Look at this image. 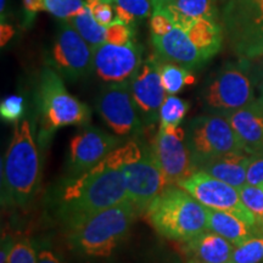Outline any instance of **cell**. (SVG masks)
Segmentation results:
<instances>
[{
    "label": "cell",
    "instance_id": "cell-1",
    "mask_svg": "<svg viewBox=\"0 0 263 263\" xmlns=\"http://www.w3.org/2000/svg\"><path fill=\"white\" fill-rule=\"evenodd\" d=\"M128 201L124 174L106 157L74 178H66L55 195L58 216L65 226Z\"/></svg>",
    "mask_w": 263,
    "mask_h": 263
},
{
    "label": "cell",
    "instance_id": "cell-2",
    "mask_svg": "<svg viewBox=\"0 0 263 263\" xmlns=\"http://www.w3.org/2000/svg\"><path fill=\"white\" fill-rule=\"evenodd\" d=\"M2 172L3 205H27L38 192L41 160L32 126L26 118L15 123Z\"/></svg>",
    "mask_w": 263,
    "mask_h": 263
},
{
    "label": "cell",
    "instance_id": "cell-3",
    "mask_svg": "<svg viewBox=\"0 0 263 263\" xmlns=\"http://www.w3.org/2000/svg\"><path fill=\"white\" fill-rule=\"evenodd\" d=\"M137 210L129 201L108 207L66 227L71 248L89 257H108L129 233Z\"/></svg>",
    "mask_w": 263,
    "mask_h": 263
},
{
    "label": "cell",
    "instance_id": "cell-4",
    "mask_svg": "<svg viewBox=\"0 0 263 263\" xmlns=\"http://www.w3.org/2000/svg\"><path fill=\"white\" fill-rule=\"evenodd\" d=\"M111 164L120 167L126 179L128 201L138 215L145 213L151 202L170 188V183L154 160L150 146L129 140L106 156Z\"/></svg>",
    "mask_w": 263,
    "mask_h": 263
},
{
    "label": "cell",
    "instance_id": "cell-5",
    "mask_svg": "<svg viewBox=\"0 0 263 263\" xmlns=\"http://www.w3.org/2000/svg\"><path fill=\"white\" fill-rule=\"evenodd\" d=\"M145 218L159 234L189 241L207 228V207L180 186H170L147 207Z\"/></svg>",
    "mask_w": 263,
    "mask_h": 263
},
{
    "label": "cell",
    "instance_id": "cell-6",
    "mask_svg": "<svg viewBox=\"0 0 263 263\" xmlns=\"http://www.w3.org/2000/svg\"><path fill=\"white\" fill-rule=\"evenodd\" d=\"M38 104L41 111L42 144L66 126H85L90 121V108L70 94L62 77L54 68L44 67L38 85Z\"/></svg>",
    "mask_w": 263,
    "mask_h": 263
},
{
    "label": "cell",
    "instance_id": "cell-7",
    "mask_svg": "<svg viewBox=\"0 0 263 263\" xmlns=\"http://www.w3.org/2000/svg\"><path fill=\"white\" fill-rule=\"evenodd\" d=\"M255 84L241 60L227 62L207 80L201 90L203 110L209 114L227 115L254 103Z\"/></svg>",
    "mask_w": 263,
    "mask_h": 263
},
{
    "label": "cell",
    "instance_id": "cell-8",
    "mask_svg": "<svg viewBox=\"0 0 263 263\" xmlns=\"http://www.w3.org/2000/svg\"><path fill=\"white\" fill-rule=\"evenodd\" d=\"M222 27L234 54L241 60L263 52V0H227Z\"/></svg>",
    "mask_w": 263,
    "mask_h": 263
},
{
    "label": "cell",
    "instance_id": "cell-9",
    "mask_svg": "<svg viewBox=\"0 0 263 263\" xmlns=\"http://www.w3.org/2000/svg\"><path fill=\"white\" fill-rule=\"evenodd\" d=\"M186 141L196 171L207 160L245 150L228 118L223 115L207 114L193 118Z\"/></svg>",
    "mask_w": 263,
    "mask_h": 263
},
{
    "label": "cell",
    "instance_id": "cell-10",
    "mask_svg": "<svg viewBox=\"0 0 263 263\" xmlns=\"http://www.w3.org/2000/svg\"><path fill=\"white\" fill-rule=\"evenodd\" d=\"M47 62L62 78L77 81L93 71V49L67 20H61Z\"/></svg>",
    "mask_w": 263,
    "mask_h": 263
},
{
    "label": "cell",
    "instance_id": "cell-11",
    "mask_svg": "<svg viewBox=\"0 0 263 263\" xmlns=\"http://www.w3.org/2000/svg\"><path fill=\"white\" fill-rule=\"evenodd\" d=\"M178 186L186 190L190 195H193L207 209L232 213L248 224L258 227L255 216L242 202L239 190L228 183L210 176L203 171L199 170L194 172Z\"/></svg>",
    "mask_w": 263,
    "mask_h": 263
},
{
    "label": "cell",
    "instance_id": "cell-12",
    "mask_svg": "<svg viewBox=\"0 0 263 263\" xmlns=\"http://www.w3.org/2000/svg\"><path fill=\"white\" fill-rule=\"evenodd\" d=\"M150 150L171 186H178L196 172L186 133L180 126L160 127L151 141Z\"/></svg>",
    "mask_w": 263,
    "mask_h": 263
},
{
    "label": "cell",
    "instance_id": "cell-13",
    "mask_svg": "<svg viewBox=\"0 0 263 263\" xmlns=\"http://www.w3.org/2000/svg\"><path fill=\"white\" fill-rule=\"evenodd\" d=\"M97 110L116 136H137L143 132L129 81L105 85L97 98Z\"/></svg>",
    "mask_w": 263,
    "mask_h": 263
},
{
    "label": "cell",
    "instance_id": "cell-14",
    "mask_svg": "<svg viewBox=\"0 0 263 263\" xmlns=\"http://www.w3.org/2000/svg\"><path fill=\"white\" fill-rule=\"evenodd\" d=\"M120 144L116 137L97 127H87L72 137L68 147L67 178H74L100 163Z\"/></svg>",
    "mask_w": 263,
    "mask_h": 263
},
{
    "label": "cell",
    "instance_id": "cell-15",
    "mask_svg": "<svg viewBox=\"0 0 263 263\" xmlns=\"http://www.w3.org/2000/svg\"><path fill=\"white\" fill-rule=\"evenodd\" d=\"M143 62V48L136 41L127 44L105 43L93 50V71L106 83L129 81Z\"/></svg>",
    "mask_w": 263,
    "mask_h": 263
},
{
    "label": "cell",
    "instance_id": "cell-16",
    "mask_svg": "<svg viewBox=\"0 0 263 263\" xmlns=\"http://www.w3.org/2000/svg\"><path fill=\"white\" fill-rule=\"evenodd\" d=\"M161 59L156 54L143 60L138 71L129 80L130 91L141 120L154 123L159 117L160 107L167 98L160 76Z\"/></svg>",
    "mask_w": 263,
    "mask_h": 263
},
{
    "label": "cell",
    "instance_id": "cell-17",
    "mask_svg": "<svg viewBox=\"0 0 263 263\" xmlns=\"http://www.w3.org/2000/svg\"><path fill=\"white\" fill-rule=\"evenodd\" d=\"M155 54L162 61L173 62L190 71L200 68L207 62L185 31L174 27L164 35L151 34Z\"/></svg>",
    "mask_w": 263,
    "mask_h": 263
},
{
    "label": "cell",
    "instance_id": "cell-18",
    "mask_svg": "<svg viewBox=\"0 0 263 263\" xmlns=\"http://www.w3.org/2000/svg\"><path fill=\"white\" fill-rule=\"evenodd\" d=\"M244 149L250 154L261 153L263 147V104L257 98L254 103L226 116Z\"/></svg>",
    "mask_w": 263,
    "mask_h": 263
},
{
    "label": "cell",
    "instance_id": "cell-19",
    "mask_svg": "<svg viewBox=\"0 0 263 263\" xmlns=\"http://www.w3.org/2000/svg\"><path fill=\"white\" fill-rule=\"evenodd\" d=\"M235 245L229 240L206 229L185 242V250L192 256V263H230Z\"/></svg>",
    "mask_w": 263,
    "mask_h": 263
},
{
    "label": "cell",
    "instance_id": "cell-20",
    "mask_svg": "<svg viewBox=\"0 0 263 263\" xmlns=\"http://www.w3.org/2000/svg\"><path fill=\"white\" fill-rule=\"evenodd\" d=\"M252 154L245 150L234 151L226 155L207 160L197 167V171H203L210 176L235 186L241 188L246 183V171Z\"/></svg>",
    "mask_w": 263,
    "mask_h": 263
},
{
    "label": "cell",
    "instance_id": "cell-21",
    "mask_svg": "<svg viewBox=\"0 0 263 263\" xmlns=\"http://www.w3.org/2000/svg\"><path fill=\"white\" fill-rule=\"evenodd\" d=\"M157 11L166 14L172 20L174 27L183 31H188L199 20L218 17L216 0H173Z\"/></svg>",
    "mask_w": 263,
    "mask_h": 263
},
{
    "label": "cell",
    "instance_id": "cell-22",
    "mask_svg": "<svg viewBox=\"0 0 263 263\" xmlns=\"http://www.w3.org/2000/svg\"><path fill=\"white\" fill-rule=\"evenodd\" d=\"M207 228L222 235L235 246L263 234L258 227L250 226L232 213L211 209H207Z\"/></svg>",
    "mask_w": 263,
    "mask_h": 263
},
{
    "label": "cell",
    "instance_id": "cell-23",
    "mask_svg": "<svg viewBox=\"0 0 263 263\" xmlns=\"http://www.w3.org/2000/svg\"><path fill=\"white\" fill-rule=\"evenodd\" d=\"M185 32L207 61L221 50L224 31L222 24H218V20H199Z\"/></svg>",
    "mask_w": 263,
    "mask_h": 263
},
{
    "label": "cell",
    "instance_id": "cell-24",
    "mask_svg": "<svg viewBox=\"0 0 263 263\" xmlns=\"http://www.w3.org/2000/svg\"><path fill=\"white\" fill-rule=\"evenodd\" d=\"M67 21L70 22L76 31L80 33L82 38L90 45L93 50L106 43V26H101L95 21L88 6H85L83 11H81L80 14L73 16Z\"/></svg>",
    "mask_w": 263,
    "mask_h": 263
},
{
    "label": "cell",
    "instance_id": "cell-25",
    "mask_svg": "<svg viewBox=\"0 0 263 263\" xmlns=\"http://www.w3.org/2000/svg\"><path fill=\"white\" fill-rule=\"evenodd\" d=\"M160 76L164 90L168 95L179 93L185 85L193 84L195 82V77L188 68L162 60L160 64Z\"/></svg>",
    "mask_w": 263,
    "mask_h": 263
},
{
    "label": "cell",
    "instance_id": "cell-26",
    "mask_svg": "<svg viewBox=\"0 0 263 263\" xmlns=\"http://www.w3.org/2000/svg\"><path fill=\"white\" fill-rule=\"evenodd\" d=\"M116 10V20L123 24L134 26L137 21L153 15L154 6L151 0H111Z\"/></svg>",
    "mask_w": 263,
    "mask_h": 263
},
{
    "label": "cell",
    "instance_id": "cell-27",
    "mask_svg": "<svg viewBox=\"0 0 263 263\" xmlns=\"http://www.w3.org/2000/svg\"><path fill=\"white\" fill-rule=\"evenodd\" d=\"M189 103L176 95H167L162 106L160 107V127H179L184 116L189 110Z\"/></svg>",
    "mask_w": 263,
    "mask_h": 263
},
{
    "label": "cell",
    "instance_id": "cell-28",
    "mask_svg": "<svg viewBox=\"0 0 263 263\" xmlns=\"http://www.w3.org/2000/svg\"><path fill=\"white\" fill-rule=\"evenodd\" d=\"M263 262V234L246 240L236 245L230 263H262Z\"/></svg>",
    "mask_w": 263,
    "mask_h": 263
},
{
    "label": "cell",
    "instance_id": "cell-29",
    "mask_svg": "<svg viewBox=\"0 0 263 263\" xmlns=\"http://www.w3.org/2000/svg\"><path fill=\"white\" fill-rule=\"evenodd\" d=\"M239 194L244 205L255 216L258 227L263 230V189L262 186L246 183L239 188Z\"/></svg>",
    "mask_w": 263,
    "mask_h": 263
},
{
    "label": "cell",
    "instance_id": "cell-30",
    "mask_svg": "<svg viewBox=\"0 0 263 263\" xmlns=\"http://www.w3.org/2000/svg\"><path fill=\"white\" fill-rule=\"evenodd\" d=\"M45 11L60 20H70L87 6V0H44Z\"/></svg>",
    "mask_w": 263,
    "mask_h": 263
},
{
    "label": "cell",
    "instance_id": "cell-31",
    "mask_svg": "<svg viewBox=\"0 0 263 263\" xmlns=\"http://www.w3.org/2000/svg\"><path fill=\"white\" fill-rule=\"evenodd\" d=\"M25 114V100L21 95H9L0 103V116L6 122L17 123Z\"/></svg>",
    "mask_w": 263,
    "mask_h": 263
},
{
    "label": "cell",
    "instance_id": "cell-32",
    "mask_svg": "<svg viewBox=\"0 0 263 263\" xmlns=\"http://www.w3.org/2000/svg\"><path fill=\"white\" fill-rule=\"evenodd\" d=\"M87 6L95 21L101 26L111 25L116 20V10L111 0H87Z\"/></svg>",
    "mask_w": 263,
    "mask_h": 263
},
{
    "label": "cell",
    "instance_id": "cell-33",
    "mask_svg": "<svg viewBox=\"0 0 263 263\" xmlns=\"http://www.w3.org/2000/svg\"><path fill=\"white\" fill-rule=\"evenodd\" d=\"M107 34L106 43L111 44H127V43L134 41L136 34V27L121 22L120 20H115L111 25L106 26Z\"/></svg>",
    "mask_w": 263,
    "mask_h": 263
},
{
    "label": "cell",
    "instance_id": "cell-34",
    "mask_svg": "<svg viewBox=\"0 0 263 263\" xmlns=\"http://www.w3.org/2000/svg\"><path fill=\"white\" fill-rule=\"evenodd\" d=\"M8 263H38V254L29 240L21 239L12 246Z\"/></svg>",
    "mask_w": 263,
    "mask_h": 263
},
{
    "label": "cell",
    "instance_id": "cell-35",
    "mask_svg": "<svg viewBox=\"0 0 263 263\" xmlns=\"http://www.w3.org/2000/svg\"><path fill=\"white\" fill-rule=\"evenodd\" d=\"M239 60H241V59H239ZM241 61L248 68L256 90H258L259 94H263V52L257 57Z\"/></svg>",
    "mask_w": 263,
    "mask_h": 263
},
{
    "label": "cell",
    "instance_id": "cell-36",
    "mask_svg": "<svg viewBox=\"0 0 263 263\" xmlns=\"http://www.w3.org/2000/svg\"><path fill=\"white\" fill-rule=\"evenodd\" d=\"M246 182L258 186L263 184V153L252 154L246 171Z\"/></svg>",
    "mask_w": 263,
    "mask_h": 263
},
{
    "label": "cell",
    "instance_id": "cell-37",
    "mask_svg": "<svg viewBox=\"0 0 263 263\" xmlns=\"http://www.w3.org/2000/svg\"><path fill=\"white\" fill-rule=\"evenodd\" d=\"M150 28L153 35H164L174 28V25L168 16L163 12L157 11L151 15Z\"/></svg>",
    "mask_w": 263,
    "mask_h": 263
},
{
    "label": "cell",
    "instance_id": "cell-38",
    "mask_svg": "<svg viewBox=\"0 0 263 263\" xmlns=\"http://www.w3.org/2000/svg\"><path fill=\"white\" fill-rule=\"evenodd\" d=\"M25 11V20L27 22H32L35 15L41 11H45L44 0H22Z\"/></svg>",
    "mask_w": 263,
    "mask_h": 263
},
{
    "label": "cell",
    "instance_id": "cell-39",
    "mask_svg": "<svg viewBox=\"0 0 263 263\" xmlns=\"http://www.w3.org/2000/svg\"><path fill=\"white\" fill-rule=\"evenodd\" d=\"M15 241L10 236H3L2 239V251H0V263H8L9 255L11 252Z\"/></svg>",
    "mask_w": 263,
    "mask_h": 263
},
{
    "label": "cell",
    "instance_id": "cell-40",
    "mask_svg": "<svg viewBox=\"0 0 263 263\" xmlns=\"http://www.w3.org/2000/svg\"><path fill=\"white\" fill-rule=\"evenodd\" d=\"M38 263H62L51 250L42 249L38 252Z\"/></svg>",
    "mask_w": 263,
    "mask_h": 263
},
{
    "label": "cell",
    "instance_id": "cell-41",
    "mask_svg": "<svg viewBox=\"0 0 263 263\" xmlns=\"http://www.w3.org/2000/svg\"><path fill=\"white\" fill-rule=\"evenodd\" d=\"M14 34H15L14 28H12L11 26L2 22V47H4L6 43L14 37Z\"/></svg>",
    "mask_w": 263,
    "mask_h": 263
},
{
    "label": "cell",
    "instance_id": "cell-42",
    "mask_svg": "<svg viewBox=\"0 0 263 263\" xmlns=\"http://www.w3.org/2000/svg\"><path fill=\"white\" fill-rule=\"evenodd\" d=\"M171 2H173V0H151V3H153V6H154V11H157V10H160L162 6L167 5Z\"/></svg>",
    "mask_w": 263,
    "mask_h": 263
},
{
    "label": "cell",
    "instance_id": "cell-43",
    "mask_svg": "<svg viewBox=\"0 0 263 263\" xmlns=\"http://www.w3.org/2000/svg\"><path fill=\"white\" fill-rule=\"evenodd\" d=\"M258 99H259V100H261V103L263 104V94H259V98Z\"/></svg>",
    "mask_w": 263,
    "mask_h": 263
},
{
    "label": "cell",
    "instance_id": "cell-44",
    "mask_svg": "<svg viewBox=\"0 0 263 263\" xmlns=\"http://www.w3.org/2000/svg\"><path fill=\"white\" fill-rule=\"evenodd\" d=\"M259 186H262V189H263V184H262V185H259Z\"/></svg>",
    "mask_w": 263,
    "mask_h": 263
},
{
    "label": "cell",
    "instance_id": "cell-45",
    "mask_svg": "<svg viewBox=\"0 0 263 263\" xmlns=\"http://www.w3.org/2000/svg\"><path fill=\"white\" fill-rule=\"evenodd\" d=\"M261 153H263V147H262V151H261Z\"/></svg>",
    "mask_w": 263,
    "mask_h": 263
}]
</instances>
